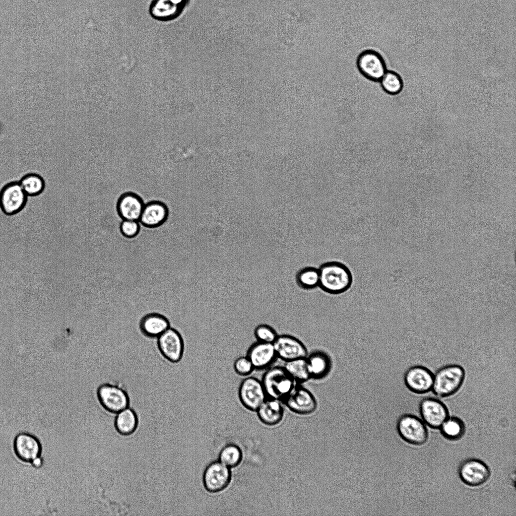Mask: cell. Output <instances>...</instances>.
<instances>
[{
  "label": "cell",
  "instance_id": "obj_1",
  "mask_svg": "<svg viewBox=\"0 0 516 516\" xmlns=\"http://www.w3.org/2000/svg\"><path fill=\"white\" fill-rule=\"evenodd\" d=\"M319 288L331 294H339L348 290L353 283L351 271L344 264L327 262L318 268Z\"/></svg>",
  "mask_w": 516,
  "mask_h": 516
},
{
  "label": "cell",
  "instance_id": "obj_2",
  "mask_svg": "<svg viewBox=\"0 0 516 516\" xmlns=\"http://www.w3.org/2000/svg\"><path fill=\"white\" fill-rule=\"evenodd\" d=\"M465 375L464 368L460 365L454 364L443 366L433 374L432 391L440 398L452 396L462 387Z\"/></svg>",
  "mask_w": 516,
  "mask_h": 516
},
{
  "label": "cell",
  "instance_id": "obj_3",
  "mask_svg": "<svg viewBox=\"0 0 516 516\" xmlns=\"http://www.w3.org/2000/svg\"><path fill=\"white\" fill-rule=\"evenodd\" d=\"M268 398L282 403L297 383L283 366L270 367L261 379Z\"/></svg>",
  "mask_w": 516,
  "mask_h": 516
},
{
  "label": "cell",
  "instance_id": "obj_4",
  "mask_svg": "<svg viewBox=\"0 0 516 516\" xmlns=\"http://www.w3.org/2000/svg\"><path fill=\"white\" fill-rule=\"evenodd\" d=\"M96 394L100 405L109 413L117 414L130 406L127 391L119 382L102 383L97 388Z\"/></svg>",
  "mask_w": 516,
  "mask_h": 516
},
{
  "label": "cell",
  "instance_id": "obj_5",
  "mask_svg": "<svg viewBox=\"0 0 516 516\" xmlns=\"http://www.w3.org/2000/svg\"><path fill=\"white\" fill-rule=\"evenodd\" d=\"M159 354L166 361L175 364L183 357L185 343L180 332L170 327L156 339Z\"/></svg>",
  "mask_w": 516,
  "mask_h": 516
},
{
  "label": "cell",
  "instance_id": "obj_6",
  "mask_svg": "<svg viewBox=\"0 0 516 516\" xmlns=\"http://www.w3.org/2000/svg\"><path fill=\"white\" fill-rule=\"evenodd\" d=\"M399 436L406 442L421 445L428 439V431L424 422L418 417L410 414L400 416L396 423Z\"/></svg>",
  "mask_w": 516,
  "mask_h": 516
},
{
  "label": "cell",
  "instance_id": "obj_7",
  "mask_svg": "<svg viewBox=\"0 0 516 516\" xmlns=\"http://www.w3.org/2000/svg\"><path fill=\"white\" fill-rule=\"evenodd\" d=\"M356 64L360 74L372 82H379L388 70L382 55L371 49L361 51L357 57Z\"/></svg>",
  "mask_w": 516,
  "mask_h": 516
},
{
  "label": "cell",
  "instance_id": "obj_8",
  "mask_svg": "<svg viewBox=\"0 0 516 516\" xmlns=\"http://www.w3.org/2000/svg\"><path fill=\"white\" fill-rule=\"evenodd\" d=\"M28 198L19 181L9 182L0 190L1 210L7 216L17 215L26 207Z\"/></svg>",
  "mask_w": 516,
  "mask_h": 516
},
{
  "label": "cell",
  "instance_id": "obj_9",
  "mask_svg": "<svg viewBox=\"0 0 516 516\" xmlns=\"http://www.w3.org/2000/svg\"><path fill=\"white\" fill-rule=\"evenodd\" d=\"M13 449L15 457L22 463L30 465L36 459L42 457V445L34 434L21 432L15 436Z\"/></svg>",
  "mask_w": 516,
  "mask_h": 516
},
{
  "label": "cell",
  "instance_id": "obj_10",
  "mask_svg": "<svg viewBox=\"0 0 516 516\" xmlns=\"http://www.w3.org/2000/svg\"><path fill=\"white\" fill-rule=\"evenodd\" d=\"M238 394L241 404L251 411H256L268 398L261 380L253 376H246L242 380Z\"/></svg>",
  "mask_w": 516,
  "mask_h": 516
},
{
  "label": "cell",
  "instance_id": "obj_11",
  "mask_svg": "<svg viewBox=\"0 0 516 516\" xmlns=\"http://www.w3.org/2000/svg\"><path fill=\"white\" fill-rule=\"evenodd\" d=\"M459 477L466 485L479 487L488 481L491 472L489 467L482 461L469 459L463 461L458 469Z\"/></svg>",
  "mask_w": 516,
  "mask_h": 516
},
{
  "label": "cell",
  "instance_id": "obj_12",
  "mask_svg": "<svg viewBox=\"0 0 516 516\" xmlns=\"http://www.w3.org/2000/svg\"><path fill=\"white\" fill-rule=\"evenodd\" d=\"M232 479L230 468L220 461L211 463L205 469L203 481L205 489L210 493H218L225 489Z\"/></svg>",
  "mask_w": 516,
  "mask_h": 516
},
{
  "label": "cell",
  "instance_id": "obj_13",
  "mask_svg": "<svg viewBox=\"0 0 516 516\" xmlns=\"http://www.w3.org/2000/svg\"><path fill=\"white\" fill-rule=\"evenodd\" d=\"M282 403L291 411L300 415H310L317 408L314 396L299 383L296 384Z\"/></svg>",
  "mask_w": 516,
  "mask_h": 516
},
{
  "label": "cell",
  "instance_id": "obj_14",
  "mask_svg": "<svg viewBox=\"0 0 516 516\" xmlns=\"http://www.w3.org/2000/svg\"><path fill=\"white\" fill-rule=\"evenodd\" d=\"M189 2L190 0H151L149 13L156 21L170 22L178 18Z\"/></svg>",
  "mask_w": 516,
  "mask_h": 516
},
{
  "label": "cell",
  "instance_id": "obj_15",
  "mask_svg": "<svg viewBox=\"0 0 516 516\" xmlns=\"http://www.w3.org/2000/svg\"><path fill=\"white\" fill-rule=\"evenodd\" d=\"M419 411L424 421L429 427L440 428L449 417L448 409L440 400L433 397L423 399L419 404Z\"/></svg>",
  "mask_w": 516,
  "mask_h": 516
},
{
  "label": "cell",
  "instance_id": "obj_16",
  "mask_svg": "<svg viewBox=\"0 0 516 516\" xmlns=\"http://www.w3.org/2000/svg\"><path fill=\"white\" fill-rule=\"evenodd\" d=\"M404 382L412 393L422 395L432 390L433 374L427 368L416 365L410 367L405 372Z\"/></svg>",
  "mask_w": 516,
  "mask_h": 516
},
{
  "label": "cell",
  "instance_id": "obj_17",
  "mask_svg": "<svg viewBox=\"0 0 516 516\" xmlns=\"http://www.w3.org/2000/svg\"><path fill=\"white\" fill-rule=\"evenodd\" d=\"M277 358L286 361L306 358L307 349L303 343L289 335H278L273 343Z\"/></svg>",
  "mask_w": 516,
  "mask_h": 516
},
{
  "label": "cell",
  "instance_id": "obj_18",
  "mask_svg": "<svg viewBox=\"0 0 516 516\" xmlns=\"http://www.w3.org/2000/svg\"><path fill=\"white\" fill-rule=\"evenodd\" d=\"M145 204L143 198L138 194L127 191L121 194L118 198L116 210L122 220L139 221Z\"/></svg>",
  "mask_w": 516,
  "mask_h": 516
},
{
  "label": "cell",
  "instance_id": "obj_19",
  "mask_svg": "<svg viewBox=\"0 0 516 516\" xmlns=\"http://www.w3.org/2000/svg\"><path fill=\"white\" fill-rule=\"evenodd\" d=\"M169 215L168 207L164 202L153 200L145 204L139 221L146 228H156L167 221Z\"/></svg>",
  "mask_w": 516,
  "mask_h": 516
},
{
  "label": "cell",
  "instance_id": "obj_20",
  "mask_svg": "<svg viewBox=\"0 0 516 516\" xmlns=\"http://www.w3.org/2000/svg\"><path fill=\"white\" fill-rule=\"evenodd\" d=\"M246 356L257 370L268 369L277 358L273 343L257 341L250 346Z\"/></svg>",
  "mask_w": 516,
  "mask_h": 516
},
{
  "label": "cell",
  "instance_id": "obj_21",
  "mask_svg": "<svg viewBox=\"0 0 516 516\" xmlns=\"http://www.w3.org/2000/svg\"><path fill=\"white\" fill-rule=\"evenodd\" d=\"M139 329L141 334L149 339H156L171 327L169 318L156 312L143 315L139 320Z\"/></svg>",
  "mask_w": 516,
  "mask_h": 516
},
{
  "label": "cell",
  "instance_id": "obj_22",
  "mask_svg": "<svg viewBox=\"0 0 516 516\" xmlns=\"http://www.w3.org/2000/svg\"><path fill=\"white\" fill-rule=\"evenodd\" d=\"M283 404L280 401L267 398L256 411L259 418L269 426L279 424L284 416Z\"/></svg>",
  "mask_w": 516,
  "mask_h": 516
},
{
  "label": "cell",
  "instance_id": "obj_23",
  "mask_svg": "<svg viewBox=\"0 0 516 516\" xmlns=\"http://www.w3.org/2000/svg\"><path fill=\"white\" fill-rule=\"evenodd\" d=\"M306 358L310 378L321 379L330 372V359L326 353L316 351Z\"/></svg>",
  "mask_w": 516,
  "mask_h": 516
},
{
  "label": "cell",
  "instance_id": "obj_24",
  "mask_svg": "<svg viewBox=\"0 0 516 516\" xmlns=\"http://www.w3.org/2000/svg\"><path fill=\"white\" fill-rule=\"evenodd\" d=\"M138 419L135 411L129 407L117 413L114 421L116 431L123 436H129L136 431Z\"/></svg>",
  "mask_w": 516,
  "mask_h": 516
},
{
  "label": "cell",
  "instance_id": "obj_25",
  "mask_svg": "<svg viewBox=\"0 0 516 516\" xmlns=\"http://www.w3.org/2000/svg\"><path fill=\"white\" fill-rule=\"evenodd\" d=\"M28 197H34L41 194L45 188V182L42 176L36 173L24 175L18 181Z\"/></svg>",
  "mask_w": 516,
  "mask_h": 516
},
{
  "label": "cell",
  "instance_id": "obj_26",
  "mask_svg": "<svg viewBox=\"0 0 516 516\" xmlns=\"http://www.w3.org/2000/svg\"><path fill=\"white\" fill-rule=\"evenodd\" d=\"M306 358L286 361L283 366L297 383L305 382L310 378Z\"/></svg>",
  "mask_w": 516,
  "mask_h": 516
},
{
  "label": "cell",
  "instance_id": "obj_27",
  "mask_svg": "<svg viewBox=\"0 0 516 516\" xmlns=\"http://www.w3.org/2000/svg\"><path fill=\"white\" fill-rule=\"evenodd\" d=\"M441 433L446 439L457 440L461 439L465 432L463 421L456 417H448L440 427Z\"/></svg>",
  "mask_w": 516,
  "mask_h": 516
},
{
  "label": "cell",
  "instance_id": "obj_28",
  "mask_svg": "<svg viewBox=\"0 0 516 516\" xmlns=\"http://www.w3.org/2000/svg\"><path fill=\"white\" fill-rule=\"evenodd\" d=\"M379 83L383 91L390 95L400 94L404 88L402 78L397 72L387 70Z\"/></svg>",
  "mask_w": 516,
  "mask_h": 516
},
{
  "label": "cell",
  "instance_id": "obj_29",
  "mask_svg": "<svg viewBox=\"0 0 516 516\" xmlns=\"http://www.w3.org/2000/svg\"><path fill=\"white\" fill-rule=\"evenodd\" d=\"M296 281L298 285L303 289L315 288L319 285L318 269L313 267L301 269L296 274Z\"/></svg>",
  "mask_w": 516,
  "mask_h": 516
},
{
  "label": "cell",
  "instance_id": "obj_30",
  "mask_svg": "<svg viewBox=\"0 0 516 516\" xmlns=\"http://www.w3.org/2000/svg\"><path fill=\"white\" fill-rule=\"evenodd\" d=\"M219 459V461L230 469L235 468L241 463L242 453L240 448L237 445L227 444L220 451Z\"/></svg>",
  "mask_w": 516,
  "mask_h": 516
},
{
  "label": "cell",
  "instance_id": "obj_31",
  "mask_svg": "<svg viewBox=\"0 0 516 516\" xmlns=\"http://www.w3.org/2000/svg\"><path fill=\"white\" fill-rule=\"evenodd\" d=\"M254 335L257 341L273 343L278 337L276 331L267 324H260L254 330Z\"/></svg>",
  "mask_w": 516,
  "mask_h": 516
},
{
  "label": "cell",
  "instance_id": "obj_32",
  "mask_svg": "<svg viewBox=\"0 0 516 516\" xmlns=\"http://www.w3.org/2000/svg\"><path fill=\"white\" fill-rule=\"evenodd\" d=\"M140 229V223L136 220H123L119 226L121 234L127 238L136 237L139 234Z\"/></svg>",
  "mask_w": 516,
  "mask_h": 516
},
{
  "label": "cell",
  "instance_id": "obj_33",
  "mask_svg": "<svg viewBox=\"0 0 516 516\" xmlns=\"http://www.w3.org/2000/svg\"><path fill=\"white\" fill-rule=\"evenodd\" d=\"M233 368L237 374L246 377L249 376L255 370L246 356L237 358L234 362Z\"/></svg>",
  "mask_w": 516,
  "mask_h": 516
}]
</instances>
